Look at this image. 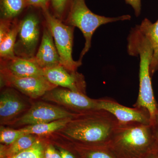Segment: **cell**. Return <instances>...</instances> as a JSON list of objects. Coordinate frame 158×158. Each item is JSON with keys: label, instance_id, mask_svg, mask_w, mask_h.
<instances>
[{"label": "cell", "instance_id": "obj_23", "mask_svg": "<svg viewBox=\"0 0 158 158\" xmlns=\"http://www.w3.org/2000/svg\"><path fill=\"white\" fill-rule=\"evenodd\" d=\"M70 0H51L53 9L57 17L61 18Z\"/></svg>", "mask_w": 158, "mask_h": 158}, {"label": "cell", "instance_id": "obj_19", "mask_svg": "<svg viewBox=\"0 0 158 158\" xmlns=\"http://www.w3.org/2000/svg\"><path fill=\"white\" fill-rule=\"evenodd\" d=\"M1 19L12 20L27 5L26 0H1Z\"/></svg>", "mask_w": 158, "mask_h": 158}, {"label": "cell", "instance_id": "obj_25", "mask_svg": "<svg viewBox=\"0 0 158 158\" xmlns=\"http://www.w3.org/2000/svg\"><path fill=\"white\" fill-rule=\"evenodd\" d=\"M44 158H62L59 151L58 152L52 144L46 147L44 152Z\"/></svg>", "mask_w": 158, "mask_h": 158}, {"label": "cell", "instance_id": "obj_9", "mask_svg": "<svg viewBox=\"0 0 158 158\" xmlns=\"http://www.w3.org/2000/svg\"><path fill=\"white\" fill-rule=\"evenodd\" d=\"M46 101L61 105L73 113H82L98 110L97 99L65 88H54L42 97Z\"/></svg>", "mask_w": 158, "mask_h": 158}, {"label": "cell", "instance_id": "obj_30", "mask_svg": "<svg viewBox=\"0 0 158 158\" xmlns=\"http://www.w3.org/2000/svg\"><path fill=\"white\" fill-rule=\"evenodd\" d=\"M144 158H158V151L151 153Z\"/></svg>", "mask_w": 158, "mask_h": 158}, {"label": "cell", "instance_id": "obj_6", "mask_svg": "<svg viewBox=\"0 0 158 158\" xmlns=\"http://www.w3.org/2000/svg\"><path fill=\"white\" fill-rule=\"evenodd\" d=\"M79 113L67 111L62 108L43 102L35 103L11 124L14 127L27 126L46 123L59 119L73 118Z\"/></svg>", "mask_w": 158, "mask_h": 158}, {"label": "cell", "instance_id": "obj_16", "mask_svg": "<svg viewBox=\"0 0 158 158\" xmlns=\"http://www.w3.org/2000/svg\"><path fill=\"white\" fill-rule=\"evenodd\" d=\"M71 118H64L46 123L27 126L21 129L26 134H31L38 136L48 135L57 132L65 127Z\"/></svg>", "mask_w": 158, "mask_h": 158}, {"label": "cell", "instance_id": "obj_5", "mask_svg": "<svg viewBox=\"0 0 158 158\" xmlns=\"http://www.w3.org/2000/svg\"><path fill=\"white\" fill-rule=\"evenodd\" d=\"M47 27L49 29L60 59V65L71 71H77L82 61L72 56L74 27L67 25L52 15L48 9H42Z\"/></svg>", "mask_w": 158, "mask_h": 158}, {"label": "cell", "instance_id": "obj_1", "mask_svg": "<svg viewBox=\"0 0 158 158\" xmlns=\"http://www.w3.org/2000/svg\"><path fill=\"white\" fill-rule=\"evenodd\" d=\"M118 124L111 113L97 110L79 113L58 131L79 144L106 146Z\"/></svg>", "mask_w": 158, "mask_h": 158}, {"label": "cell", "instance_id": "obj_8", "mask_svg": "<svg viewBox=\"0 0 158 158\" xmlns=\"http://www.w3.org/2000/svg\"><path fill=\"white\" fill-rule=\"evenodd\" d=\"M39 19L36 14L30 13L20 21L15 46V56L32 59L35 56L40 37Z\"/></svg>", "mask_w": 158, "mask_h": 158}, {"label": "cell", "instance_id": "obj_17", "mask_svg": "<svg viewBox=\"0 0 158 158\" xmlns=\"http://www.w3.org/2000/svg\"><path fill=\"white\" fill-rule=\"evenodd\" d=\"M36 135L31 134L24 135L9 145L1 144V158H8L30 148L37 140Z\"/></svg>", "mask_w": 158, "mask_h": 158}, {"label": "cell", "instance_id": "obj_18", "mask_svg": "<svg viewBox=\"0 0 158 158\" xmlns=\"http://www.w3.org/2000/svg\"><path fill=\"white\" fill-rule=\"evenodd\" d=\"M20 21L13 22L12 27L9 34L0 42L1 60H5L15 56L14 48L18 34L20 28Z\"/></svg>", "mask_w": 158, "mask_h": 158}, {"label": "cell", "instance_id": "obj_13", "mask_svg": "<svg viewBox=\"0 0 158 158\" xmlns=\"http://www.w3.org/2000/svg\"><path fill=\"white\" fill-rule=\"evenodd\" d=\"M33 59L43 69L60 64V57L55 45L53 37L47 27L44 30L41 43Z\"/></svg>", "mask_w": 158, "mask_h": 158}, {"label": "cell", "instance_id": "obj_12", "mask_svg": "<svg viewBox=\"0 0 158 158\" xmlns=\"http://www.w3.org/2000/svg\"><path fill=\"white\" fill-rule=\"evenodd\" d=\"M27 107L26 102L15 90L11 88L5 89L0 96L1 124H11L27 110Z\"/></svg>", "mask_w": 158, "mask_h": 158}, {"label": "cell", "instance_id": "obj_2", "mask_svg": "<svg viewBox=\"0 0 158 158\" xmlns=\"http://www.w3.org/2000/svg\"><path fill=\"white\" fill-rule=\"evenodd\" d=\"M106 146L117 158H144L158 151L153 125L137 122L118 123Z\"/></svg>", "mask_w": 158, "mask_h": 158}, {"label": "cell", "instance_id": "obj_24", "mask_svg": "<svg viewBox=\"0 0 158 158\" xmlns=\"http://www.w3.org/2000/svg\"><path fill=\"white\" fill-rule=\"evenodd\" d=\"M13 22L10 20L1 19L0 22V42L6 37L12 27Z\"/></svg>", "mask_w": 158, "mask_h": 158}, {"label": "cell", "instance_id": "obj_20", "mask_svg": "<svg viewBox=\"0 0 158 158\" xmlns=\"http://www.w3.org/2000/svg\"><path fill=\"white\" fill-rule=\"evenodd\" d=\"M81 158H117L106 145H78Z\"/></svg>", "mask_w": 158, "mask_h": 158}, {"label": "cell", "instance_id": "obj_3", "mask_svg": "<svg viewBox=\"0 0 158 158\" xmlns=\"http://www.w3.org/2000/svg\"><path fill=\"white\" fill-rule=\"evenodd\" d=\"M127 40L128 54L133 56H139L140 58L139 93L133 107L147 109L150 114L152 124L158 104L154 95L150 73L153 56L152 46L138 25L132 29Z\"/></svg>", "mask_w": 158, "mask_h": 158}, {"label": "cell", "instance_id": "obj_10", "mask_svg": "<svg viewBox=\"0 0 158 158\" xmlns=\"http://www.w3.org/2000/svg\"><path fill=\"white\" fill-rule=\"evenodd\" d=\"M98 109L108 111L115 116L118 123L137 122L152 124L148 110L143 107H127L111 98L97 99Z\"/></svg>", "mask_w": 158, "mask_h": 158}, {"label": "cell", "instance_id": "obj_21", "mask_svg": "<svg viewBox=\"0 0 158 158\" xmlns=\"http://www.w3.org/2000/svg\"><path fill=\"white\" fill-rule=\"evenodd\" d=\"M27 135L21 129H14L10 128L1 127L0 142L1 144L9 145L24 135Z\"/></svg>", "mask_w": 158, "mask_h": 158}, {"label": "cell", "instance_id": "obj_27", "mask_svg": "<svg viewBox=\"0 0 158 158\" xmlns=\"http://www.w3.org/2000/svg\"><path fill=\"white\" fill-rule=\"evenodd\" d=\"M127 4L130 5L135 11L136 16H139L141 14V0H125Z\"/></svg>", "mask_w": 158, "mask_h": 158}, {"label": "cell", "instance_id": "obj_28", "mask_svg": "<svg viewBox=\"0 0 158 158\" xmlns=\"http://www.w3.org/2000/svg\"><path fill=\"white\" fill-rule=\"evenodd\" d=\"M62 158H77L76 156L70 152L61 147H58Z\"/></svg>", "mask_w": 158, "mask_h": 158}, {"label": "cell", "instance_id": "obj_7", "mask_svg": "<svg viewBox=\"0 0 158 158\" xmlns=\"http://www.w3.org/2000/svg\"><path fill=\"white\" fill-rule=\"evenodd\" d=\"M1 86L15 88L32 99L42 97L57 86L44 76L18 77L1 70Z\"/></svg>", "mask_w": 158, "mask_h": 158}, {"label": "cell", "instance_id": "obj_22", "mask_svg": "<svg viewBox=\"0 0 158 158\" xmlns=\"http://www.w3.org/2000/svg\"><path fill=\"white\" fill-rule=\"evenodd\" d=\"M44 147L42 142L37 139L30 148L8 158H44Z\"/></svg>", "mask_w": 158, "mask_h": 158}, {"label": "cell", "instance_id": "obj_29", "mask_svg": "<svg viewBox=\"0 0 158 158\" xmlns=\"http://www.w3.org/2000/svg\"><path fill=\"white\" fill-rule=\"evenodd\" d=\"M152 125L153 126L154 128L158 142V104L157 106L155 116Z\"/></svg>", "mask_w": 158, "mask_h": 158}, {"label": "cell", "instance_id": "obj_14", "mask_svg": "<svg viewBox=\"0 0 158 158\" xmlns=\"http://www.w3.org/2000/svg\"><path fill=\"white\" fill-rule=\"evenodd\" d=\"M1 70L18 77L44 76V70L34 59H27L15 56L1 60Z\"/></svg>", "mask_w": 158, "mask_h": 158}, {"label": "cell", "instance_id": "obj_15", "mask_svg": "<svg viewBox=\"0 0 158 158\" xmlns=\"http://www.w3.org/2000/svg\"><path fill=\"white\" fill-rule=\"evenodd\" d=\"M139 27L152 46V59L150 66V73L152 77L158 71V19L152 23L149 19L145 18Z\"/></svg>", "mask_w": 158, "mask_h": 158}, {"label": "cell", "instance_id": "obj_26", "mask_svg": "<svg viewBox=\"0 0 158 158\" xmlns=\"http://www.w3.org/2000/svg\"><path fill=\"white\" fill-rule=\"evenodd\" d=\"M51 0H26L27 5L39 7L42 9L48 8V6Z\"/></svg>", "mask_w": 158, "mask_h": 158}, {"label": "cell", "instance_id": "obj_4", "mask_svg": "<svg viewBox=\"0 0 158 158\" xmlns=\"http://www.w3.org/2000/svg\"><path fill=\"white\" fill-rule=\"evenodd\" d=\"M70 2L66 22L69 26L78 28L85 39V47L79 59L81 61L90 49L92 36L100 26L118 21L128 20L131 18L129 15L116 17H107L98 15L88 9L85 0H70Z\"/></svg>", "mask_w": 158, "mask_h": 158}, {"label": "cell", "instance_id": "obj_11", "mask_svg": "<svg viewBox=\"0 0 158 158\" xmlns=\"http://www.w3.org/2000/svg\"><path fill=\"white\" fill-rule=\"evenodd\" d=\"M43 70L44 76L57 87L86 94V83L82 74L68 70L60 64Z\"/></svg>", "mask_w": 158, "mask_h": 158}]
</instances>
